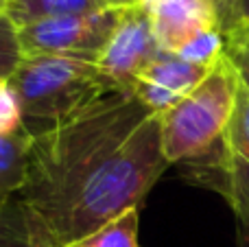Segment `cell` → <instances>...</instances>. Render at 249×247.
I'll return each instance as SVG.
<instances>
[{"label":"cell","instance_id":"4","mask_svg":"<svg viewBox=\"0 0 249 247\" xmlns=\"http://www.w3.org/2000/svg\"><path fill=\"white\" fill-rule=\"evenodd\" d=\"M234 105V70L228 53L201 83L160 114L162 151L168 164H186L210 153L223 138Z\"/></svg>","mask_w":249,"mask_h":247},{"label":"cell","instance_id":"21","mask_svg":"<svg viewBox=\"0 0 249 247\" xmlns=\"http://www.w3.org/2000/svg\"><path fill=\"white\" fill-rule=\"evenodd\" d=\"M4 7H7V0H0V11H4Z\"/></svg>","mask_w":249,"mask_h":247},{"label":"cell","instance_id":"2","mask_svg":"<svg viewBox=\"0 0 249 247\" xmlns=\"http://www.w3.org/2000/svg\"><path fill=\"white\" fill-rule=\"evenodd\" d=\"M168 166L171 164L162 151L160 114H151L88 179L57 234L55 245L64 247L70 241L96 232L127 210L140 208L146 193Z\"/></svg>","mask_w":249,"mask_h":247},{"label":"cell","instance_id":"8","mask_svg":"<svg viewBox=\"0 0 249 247\" xmlns=\"http://www.w3.org/2000/svg\"><path fill=\"white\" fill-rule=\"evenodd\" d=\"M31 142L33 134L26 129V125L0 136V197H13L24 191Z\"/></svg>","mask_w":249,"mask_h":247},{"label":"cell","instance_id":"11","mask_svg":"<svg viewBox=\"0 0 249 247\" xmlns=\"http://www.w3.org/2000/svg\"><path fill=\"white\" fill-rule=\"evenodd\" d=\"M138 226H140V212L138 208H131L114 221L105 223L96 232L81 236L77 241H70L64 247H140Z\"/></svg>","mask_w":249,"mask_h":247},{"label":"cell","instance_id":"10","mask_svg":"<svg viewBox=\"0 0 249 247\" xmlns=\"http://www.w3.org/2000/svg\"><path fill=\"white\" fill-rule=\"evenodd\" d=\"M105 7H107L105 0H7L4 13L18 29H22L46 18L79 16V13H92Z\"/></svg>","mask_w":249,"mask_h":247},{"label":"cell","instance_id":"17","mask_svg":"<svg viewBox=\"0 0 249 247\" xmlns=\"http://www.w3.org/2000/svg\"><path fill=\"white\" fill-rule=\"evenodd\" d=\"M31 247H57L53 236L46 232V228L33 217V239H31Z\"/></svg>","mask_w":249,"mask_h":247},{"label":"cell","instance_id":"14","mask_svg":"<svg viewBox=\"0 0 249 247\" xmlns=\"http://www.w3.org/2000/svg\"><path fill=\"white\" fill-rule=\"evenodd\" d=\"M20 37L18 26L7 18V13L0 11V81H9L16 72L18 64L22 61Z\"/></svg>","mask_w":249,"mask_h":247},{"label":"cell","instance_id":"20","mask_svg":"<svg viewBox=\"0 0 249 247\" xmlns=\"http://www.w3.org/2000/svg\"><path fill=\"white\" fill-rule=\"evenodd\" d=\"M144 0H105V4L112 9H124V7H133V4H140Z\"/></svg>","mask_w":249,"mask_h":247},{"label":"cell","instance_id":"1","mask_svg":"<svg viewBox=\"0 0 249 247\" xmlns=\"http://www.w3.org/2000/svg\"><path fill=\"white\" fill-rule=\"evenodd\" d=\"M149 116L133 92L114 90L72 118L33 136L29 177L20 197L53 241L88 179Z\"/></svg>","mask_w":249,"mask_h":247},{"label":"cell","instance_id":"5","mask_svg":"<svg viewBox=\"0 0 249 247\" xmlns=\"http://www.w3.org/2000/svg\"><path fill=\"white\" fill-rule=\"evenodd\" d=\"M225 53L234 70V105L221 142L208 156L188 164V173L197 175V182L223 191L228 184L249 186V51L225 42Z\"/></svg>","mask_w":249,"mask_h":247},{"label":"cell","instance_id":"6","mask_svg":"<svg viewBox=\"0 0 249 247\" xmlns=\"http://www.w3.org/2000/svg\"><path fill=\"white\" fill-rule=\"evenodd\" d=\"M121 18V9L105 7L92 13L59 16L18 29L22 55H59L99 61Z\"/></svg>","mask_w":249,"mask_h":247},{"label":"cell","instance_id":"3","mask_svg":"<svg viewBox=\"0 0 249 247\" xmlns=\"http://www.w3.org/2000/svg\"><path fill=\"white\" fill-rule=\"evenodd\" d=\"M9 86L18 96L22 121L33 136L72 118L107 92L118 90L96 61L59 55H24Z\"/></svg>","mask_w":249,"mask_h":247},{"label":"cell","instance_id":"19","mask_svg":"<svg viewBox=\"0 0 249 247\" xmlns=\"http://www.w3.org/2000/svg\"><path fill=\"white\" fill-rule=\"evenodd\" d=\"M234 13H236V26L249 22V0H234Z\"/></svg>","mask_w":249,"mask_h":247},{"label":"cell","instance_id":"13","mask_svg":"<svg viewBox=\"0 0 249 247\" xmlns=\"http://www.w3.org/2000/svg\"><path fill=\"white\" fill-rule=\"evenodd\" d=\"M175 55L179 57V59L188 61V64L212 68V66L225 55V33L219 29L197 33L193 39H188Z\"/></svg>","mask_w":249,"mask_h":247},{"label":"cell","instance_id":"12","mask_svg":"<svg viewBox=\"0 0 249 247\" xmlns=\"http://www.w3.org/2000/svg\"><path fill=\"white\" fill-rule=\"evenodd\" d=\"M33 214L20 195L0 197V247H31Z\"/></svg>","mask_w":249,"mask_h":247},{"label":"cell","instance_id":"7","mask_svg":"<svg viewBox=\"0 0 249 247\" xmlns=\"http://www.w3.org/2000/svg\"><path fill=\"white\" fill-rule=\"evenodd\" d=\"M160 46L155 42L151 13L146 2L121 9V18L109 37L107 46L101 53L99 66L103 74L118 90H133V83L142 74V70L160 55Z\"/></svg>","mask_w":249,"mask_h":247},{"label":"cell","instance_id":"16","mask_svg":"<svg viewBox=\"0 0 249 247\" xmlns=\"http://www.w3.org/2000/svg\"><path fill=\"white\" fill-rule=\"evenodd\" d=\"M24 125L18 96L9 81H0V136L11 134Z\"/></svg>","mask_w":249,"mask_h":247},{"label":"cell","instance_id":"9","mask_svg":"<svg viewBox=\"0 0 249 247\" xmlns=\"http://www.w3.org/2000/svg\"><path fill=\"white\" fill-rule=\"evenodd\" d=\"M208 72H210V68L188 64V61L179 59V57L173 55V53L162 51L142 70V74L138 79L155 83V86L164 88V90L173 92V94H177V96H186L206 79Z\"/></svg>","mask_w":249,"mask_h":247},{"label":"cell","instance_id":"15","mask_svg":"<svg viewBox=\"0 0 249 247\" xmlns=\"http://www.w3.org/2000/svg\"><path fill=\"white\" fill-rule=\"evenodd\" d=\"M221 195L230 201L236 217V247H249V188L230 184Z\"/></svg>","mask_w":249,"mask_h":247},{"label":"cell","instance_id":"18","mask_svg":"<svg viewBox=\"0 0 249 247\" xmlns=\"http://www.w3.org/2000/svg\"><path fill=\"white\" fill-rule=\"evenodd\" d=\"M225 42L228 44H236V46H243L245 51H249V22L247 24H238L225 35Z\"/></svg>","mask_w":249,"mask_h":247}]
</instances>
